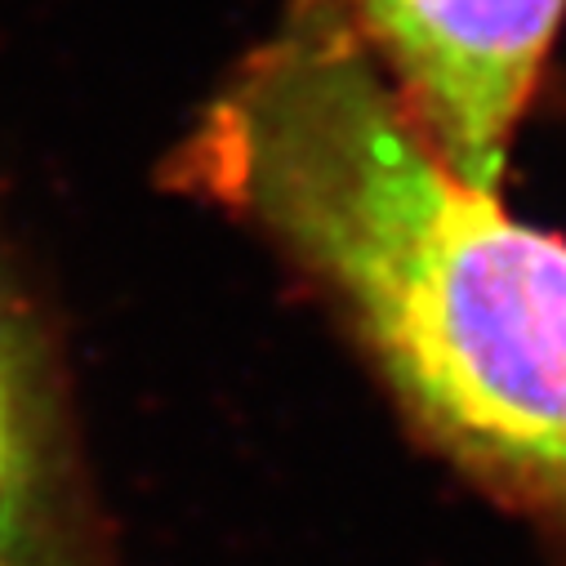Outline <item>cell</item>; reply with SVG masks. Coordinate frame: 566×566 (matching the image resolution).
Masks as SVG:
<instances>
[{"mask_svg":"<svg viewBox=\"0 0 566 566\" xmlns=\"http://www.w3.org/2000/svg\"><path fill=\"white\" fill-rule=\"evenodd\" d=\"M397 98L469 184L500 192L566 0H344Z\"/></svg>","mask_w":566,"mask_h":566,"instance_id":"obj_2","label":"cell"},{"mask_svg":"<svg viewBox=\"0 0 566 566\" xmlns=\"http://www.w3.org/2000/svg\"><path fill=\"white\" fill-rule=\"evenodd\" d=\"M166 179L250 228L464 469L566 526V241L415 125L344 0H291Z\"/></svg>","mask_w":566,"mask_h":566,"instance_id":"obj_1","label":"cell"},{"mask_svg":"<svg viewBox=\"0 0 566 566\" xmlns=\"http://www.w3.org/2000/svg\"><path fill=\"white\" fill-rule=\"evenodd\" d=\"M45 455L41 401L23 331L0 291V566L45 562Z\"/></svg>","mask_w":566,"mask_h":566,"instance_id":"obj_3","label":"cell"}]
</instances>
